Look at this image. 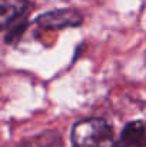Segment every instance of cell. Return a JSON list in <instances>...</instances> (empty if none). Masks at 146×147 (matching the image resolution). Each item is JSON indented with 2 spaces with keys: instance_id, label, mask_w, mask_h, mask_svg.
Here are the masks:
<instances>
[{
  "instance_id": "1",
  "label": "cell",
  "mask_w": 146,
  "mask_h": 147,
  "mask_svg": "<svg viewBox=\"0 0 146 147\" xmlns=\"http://www.w3.org/2000/svg\"><path fill=\"white\" fill-rule=\"evenodd\" d=\"M72 147H115L112 127L99 117L76 121L72 127Z\"/></svg>"
},
{
  "instance_id": "2",
  "label": "cell",
  "mask_w": 146,
  "mask_h": 147,
  "mask_svg": "<svg viewBox=\"0 0 146 147\" xmlns=\"http://www.w3.org/2000/svg\"><path fill=\"white\" fill-rule=\"evenodd\" d=\"M29 10V0H0V23L7 45H14L24 33Z\"/></svg>"
},
{
  "instance_id": "3",
  "label": "cell",
  "mask_w": 146,
  "mask_h": 147,
  "mask_svg": "<svg viewBox=\"0 0 146 147\" xmlns=\"http://www.w3.org/2000/svg\"><path fill=\"white\" fill-rule=\"evenodd\" d=\"M83 23V16L76 9H56L36 17V24L45 30H62L77 27Z\"/></svg>"
},
{
  "instance_id": "4",
  "label": "cell",
  "mask_w": 146,
  "mask_h": 147,
  "mask_svg": "<svg viewBox=\"0 0 146 147\" xmlns=\"http://www.w3.org/2000/svg\"><path fill=\"white\" fill-rule=\"evenodd\" d=\"M115 147H146V119L128 123Z\"/></svg>"
},
{
  "instance_id": "5",
  "label": "cell",
  "mask_w": 146,
  "mask_h": 147,
  "mask_svg": "<svg viewBox=\"0 0 146 147\" xmlns=\"http://www.w3.org/2000/svg\"><path fill=\"white\" fill-rule=\"evenodd\" d=\"M17 147H29L27 144H20V146H17Z\"/></svg>"
}]
</instances>
